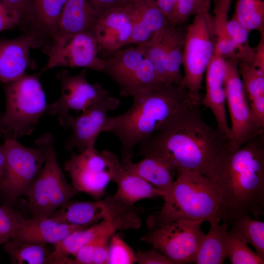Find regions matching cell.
Instances as JSON below:
<instances>
[{
	"mask_svg": "<svg viewBox=\"0 0 264 264\" xmlns=\"http://www.w3.org/2000/svg\"><path fill=\"white\" fill-rule=\"evenodd\" d=\"M199 105L191 108L170 127L141 142L139 154L160 158L176 175L188 170L211 179L228 151L229 139L205 122Z\"/></svg>",
	"mask_w": 264,
	"mask_h": 264,
	"instance_id": "1",
	"label": "cell"
},
{
	"mask_svg": "<svg viewBox=\"0 0 264 264\" xmlns=\"http://www.w3.org/2000/svg\"><path fill=\"white\" fill-rule=\"evenodd\" d=\"M132 106L115 116H108L102 132L111 133L121 144V163L132 160L141 142L170 127L195 104L181 86L162 83L133 98Z\"/></svg>",
	"mask_w": 264,
	"mask_h": 264,
	"instance_id": "2",
	"label": "cell"
},
{
	"mask_svg": "<svg viewBox=\"0 0 264 264\" xmlns=\"http://www.w3.org/2000/svg\"><path fill=\"white\" fill-rule=\"evenodd\" d=\"M264 136L228 150L211 178L218 189L221 219L229 224L245 215L259 220L264 214Z\"/></svg>",
	"mask_w": 264,
	"mask_h": 264,
	"instance_id": "3",
	"label": "cell"
},
{
	"mask_svg": "<svg viewBox=\"0 0 264 264\" xmlns=\"http://www.w3.org/2000/svg\"><path fill=\"white\" fill-rule=\"evenodd\" d=\"M165 193L161 209L154 213L166 220H220L218 189L216 184L202 174L181 170Z\"/></svg>",
	"mask_w": 264,
	"mask_h": 264,
	"instance_id": "4",
	"label": "cell"
},
{
	"mask_svg": "<svg viewBox=\"0 0 264 264\" xmlns=\"http://www.w3.org/2000/svg\"><path fill=\"white\" fill-rule=\"evenodd\" d=\"M42 72L24 74L4 84V113L1 116L0 132L6 139H18L35 130L48 105L40 82Z\"/></svg>",
	"mask_w": 264,
	"mask_h": 264,
	"instance_id": "5",
	"label": "cell"
},
{
	"mask_svg": "<svg viewBox=\"0 0 264 264\" xmlns=\"http://www.w3.org/2000/svg\"><path fill=\"white\" fill-rule=\"evenodd\" d=\"M44 151L45 161L27 197L32 218L49 217L79 192L69 184L57 160L53 136L43 134L35 141Z\"/></svg>",
	"mask_w": 264,
	"mask_h": 264,
	"instance_id": "6",
	"label": "cell"
},
{
	"mask_svg": "<svg viewBox=\"0 0 264 264\" xmlns=\"http://www.w3.org/2000/svg\"><path fill=\"white\" fill-rule=\"evenodd\" d=\"M202 221L166 220L154 213L147 219L148 231L140 240L151 244L172 264L194 262L205 237Z\"/></svg>",
	"mask_w": 264,
	"mask_h": 264,
	"instance_id": "7",
	"label": "cell"
},
{
	"mask_svg": "<svg viewBox=\"0 0 264 264\" xmlns=\"http://www.w3.org/2000/svg\"><path fill=\"white\" fill-rule=\"evenodd\" d=\"M211 25L209 11H203L196 14L186 27L182 56L184 73L181 87L195 104H200L202 78L214 54Z\"/></svg>",
	"mask_w": 264,
	"mask_h": 264,
	"instance_id": "8",
	"label": "cell"
},
{
	"mask_svg": "<svg viewBox=\"0 0 264 264\" xmlns=\"http://www.w3.org/2000/svg\"><path fill=\"white\" fill-rule=\"evenodd\" d=\"M6 151V163L0 180V194L3 205L11 207L21 196H27L40 174L45 161L42 148L21 144L17 139H6L3 142Z\"/></svg>",
	"mask_w": 264,
	"mask_h": 264,
	"instance_id": "9",
	"label": "cell"
},
{
	"mask_svg": "<svg viewBox=\"0 0 264 264\" xmlns=\"http://www.w3.org/2000/svg\"><path fill=\"white\" fill-rule=\"evenodd\" d=\"M102 72L118 86L123 97H136L163 83L155 69L139 45L120 49L104 59Z\"/></svg>",
	"mask_w": 264,
	"mask_h": 264,
	"instance_id": "10",
	"label": "cell"
},
{
	"mask_svg": "<svg viewBox=\"0 0 264 264\" xmlns=\"http://www.w3.org/2000/svg\"><path fill=\"white\" fill-rule=\"evenodd\" d=\"M224 90L231 122L228 150L234 152L250 140L264 134V125L253 112L238 71L239 61L225 60Z\"/></svg>",
	"mask_w": 264,
	"mask_h": 264,
	"instance_id": "11",
	"label": "cell"
},
{
	"mask_svg": "<svg viewBox=\"0 0 264 264\" xmlns=\"http://www.w3.org/2000/svg\"><path fill=\"white\" fill-rule=\"evenodd\" d=\"M119 160L113 153L106 150L101 153L95 148L79 154H72L64 165L69 173L72 185L78 191L100 198L112 180L113 167Z\"/></svg>",
	"mask_w": 264,
	"mask_h": 264,
	"instance_id": "12",
	"label": "cell"
},
{
	"mask_svg": "<svg viewBox=\"0 0 264 264\" xmlns=\"http://www.w3.org/2000/svg\"><path fill=\"white\" fill-rule=\"evenodd\" d=\"M48 60L40 71L59 66L80 67L103 72L105 61L98 55V43L92 32L57 35L43 47Z\"/></svg>",
	"mask_w": 264,
	"mask_h": 264,
	"instance_id": "13",
	"label": "cell"
},
{
	"mask_svg": "<svg viewBox=\"0 0 264 264\" xmlns=\"http://www.w3.org/2000/svg\"><path fill=\"white\" fill-rule=\"evenodd\" d=\"M186 27L170 23L139 45L164 83L181 86L182 50Z\"/></svg>",
	"mask_w": 264,
	"mask_h": 264,
	"instance_id": "14",
	"label": "cell"
},
{
	"mask_svg": "<svg viewBox=\"0 0 264 264\" xmlns=\"http://www.w3.org/2000/svg\"><path fill=\"white\" fill-rule=\"evenodd\" d=\"M86 74V68L75 75H71L65 69L57 73L61 85V95L57 100L48 105L46 111L56 116L60 124L65 129L71 110L82 112L110 96L109 91L99 83H89Z\"/></svg>",
	"mask_w": 264,
	"mask_h": 264,
	"instance_id": "15",
	"label": "cell"
},
{
	"mask_svg": "<svg viewBox=\"0 0 264 264\" xmlns=\"http://www.w3.org/2000/svg\"><path fill=\"white\" fill-rule=\"evenodd\" d=\"M120 104L118 98L110 95L94 104L79 115H69L66 129L71 134L65 148L67 151L76 148L80 152L94 148L95 142L108 116L109 111L116 109Z\"/></svg>",
	"mask_w": 264,
	"mask_h": 264,
	"instance_id": "16",
	"label": "cell"
},
{
	"mask_svg": "<svg viewBox=\"0 0 264 264\" xmlns=\"http://www.w3.org/2000/svg\"><path fill=\"white\" fill-rule=\"evenodd\" d=\"M129 4L108 9L98 16L93 33L99 52L110 55L130 44L132 24Z\"/></svg>",
	"mask_w": 264,
	"mask_h": 264,
	"instance_id": "17",
	"label": "cell"
},
{
	"mask_svg": "<svg viewBox=\"0 0 264 264\" xmlns=\"http://www.w3.org/2000/svg\"><path fill=\"white\" fill-rule=\"evenodd\" d=\"M38 48L35 38L26 33L10 40H0V82L5 84L23 76L34 67L31 48Z\"/></svg>",
	"mask_w": 264,
	"mask_h": 264,
	"instance_id": "18",
	"label": "cell"
},
{
	"mask_svg": "<svg viewBox=\"0 0 264 264\" xmlns=\"http://www.w3.org/2000/svg\"><path fill=\"white\" fill-rule=\"evenodd\" d=\"M205 72L206 92L201 103L212 111L217 128L229 139L230 128L225 110V60L213 54Z\"/></svg>",
	"mask_w": 264,
	"mask_h": 264,
	"instance_id": "19",
	"label": "cell"
},
{
	"mask_svg": "<svg viewBox=\"0 0 264 264\" xmlns=\"http://www.w3.org/2000/svg\"><path fill=\"white\" fill-rule=\"evenodd\" d=\"M66 0H32L23 22L29 28L26 33L35 38L38 47L47 44L58 35L60 16Z\"/></svg>",
	"mask_w": 264,
	"mask_h": 264,
	"instance_id": "20",
	"label": "cell"
},
{
	"mask_svg": "<svg viewBox=\"0 0 264 264\" xmlns=\"http://www.w3.org/2000/svg\"><path fill=\"white\" fill-rule=\"evenodd\" d=\"M129 7L132 24L130 44L139 45L147 43L170 23L155 0H135Z\"/></svg>",
	"mask_w": 264,
	"mask_h": 264,
	"instance_id": "21",
	"label": "cell"
},
{
	"mask_svg": "<svg viewBox=\"0 0 264 264\" xmlns=\"http://www.w3.org/2000/svg\"><path fill=\"white\" fill-rule=\"evenodd\" d=\"M88 227L55 221L49 217L25 219L14 238L56 244L72 233Z\"/></svg>",
	"mask_w": 264,
	"mask_h": 264,
	"instance_id": "22",
	"label": "cell"
},
{
	"mask_svg": "<svg viewBox=\"0 0 264 264\" xmlns=\"http://www.w3.org/2000/svg\"><path fill=\"white\" fill-rule=\"evenodd\" d=\"M112 180L117 186L113 196L131 205L144 198L163 197L164 195L144 179L125 170L119 160L113 166Z\"/></svg>",
	"mask_w": 264,
	"mask_h": 264,
	"instance_id": "23",
	"label": "cell"
},
{
	"mask_svg": "<svg viewBox=\"0 0 264 264\" xmlns=\"http://www.w3.org/2000/svg\"><path fill=\"white\" fill-rule=\"evenodd\" d=\"M97 18L89 0H67L60 16L57 35L93 32Z\"/></svg>",
	"mask_w": 264,
	"mask_h": 264,
	"instance_id": "24",
	"label": "cell"
},
{
	"mask_svg": "<svg viewBox=\"0 0 264 264\" xmlns=\"http://www.w3.org/2000/svg\"><path fill=\"white\" fill-rule=\"evenodd\" d=\"M238 71L250 107L264 125V66L242 61L239 62Z\"/></svg>",
	"mask_w": 264,
	"mask_h": 264,
	"instance_id": "25",
	"label": "cell"
},
{
	"mask_svg": "<svg viewBox=\"0 0 264 264\" xmlns=\"http://www.w3.org/2000/svg\"><path fill=\"white\" fill-rule=\"evenodd\" d=\"M137 163L132 160L121 163L122 167L144 179L165 194L170 188L176 173L164 161L153 156H145Z\"/></svg>",
	"mask_w": 264,
	"mask_h": 264,
	"instance_id": "26",
	"label": "cell"
},
{
	"mask_svg": "<svg viewBox=\"0 0 264 264\" xmlns=\"http://www.w3.org/2000/svg\"><path fill=\"white\" fill-rule=\"evenodd\" d=\"M220 220L210 222V229L194 259L197 264H221L227 257V234L229 224Z\"/></svg>",
	"mask_w": 264,
	"mask_h": 264,
	"instance_id": "27",
	"label": "cell"
},
{
	"mask_svg": "<svg viewBox=\"0 0 264 264\" xmlns=\"http://www.w3.org/2000/svg\"><path fill=\"white\" fill-rule=\"evenodd\" d=\"M115 232L109 221L105 219L99 223L77 230L54 244V249L49 257V264H59L63 259L70 255L73 256L80 248L93 239L105 233Z\"/></svg>",
	"mask_w": 264,
	"mask_h": 264,
	"instance_id": "28",
	"label": "cell"
},
{
	"mask_svg": "<svg viewBox=\"0 0 264 264\" xmlns=\"http://www.w3.org/2000/svg\"><path fill=\"white\" fill-rule=\"evenodd\" d=\"M105 217L102 201H68L49 218L60 222L89 227Z\"/></svg>",
	"mask_w": 264,
	"mask_h": 264,
	"instance_id": "29",
	"label": "cell"
},
{
	"mask_svg": "<svg viewBox=\"0 0 264 264\" xmlns=\"http://www.w3.org/2000/svg\"><path fill=\"white\" fill-rule=\"evenodd\" d=\"M107 219L115 231L118 230L137 229L141 227L142 207L128 204L113 196L101 200Z\"/></svg>",
	"mask_w": 264,
	"mask_h": 264,
	"instance_id": "30",
	"label": "cell"
},
{
	"mask_svg": "<svg viewBox=\"0 0 264 264\" xmlns=\"http://www.w3.org/2000/svg\"><path fill=\"white\" fill-rule=\"evenodd\" d=\"M46 243L13 238L3 244L4 251L13 264H49V252Z\"/></svg>",
	"mask_w": 264,
	"mask_h": 264,
	"instance_id": "31",
	"label": "cell"
},
{
	"mask_svg": "<svg viewBox=\"0 0 264 264\" xmlns=\"http://www.w3.org/2000/svg\"><path fill=\"white\" fill-rule=\"evenodd\" d=\"M231 224V229L240 239L250 244L256 254L264 260V222L245 215L238 218Z\"/></svg>",
	"mask_w": 264,
	"mask_h": 264,
	"instance_id": "32",
	"label": "cell"
},
{
	"mask_svg": "<svg viewBox=\"0 0 264 264\" xmlns=\"http://www.w3.org/2000/svg\"><path fill=\"white\" fill-rule=\"evenodd\" d=\"M232 18L249 32H264V0H236Z\"/></svg>",
	"mask_w": 264,
	"mask_h": 264,
	"instance_id": "33",
	"label": "cell"
},
{
	"mask_svg": "<svg viewBox=\"0 0 264 264\" xmlns=\"http://www.w3.org/2000/svg\"><path fill=\"white\" fill-rule=\"evenodd\" d=\"M232 264H264V260L230 229L227 234V257Z\"/></svg>",
	"mask_w": 264,
	"mask_h": 264,
	"instance_id": "34",
	"label": "cell"
},
{
	"mask_svg": "<svg viewBox=\"0 0 264 264\" xmlns=\"http://www.w3.org/2000/svg\"><path fill=\"white\" fill-rule=\"evenodd\" d=\"M214 17L212 18L211 30L213 37L215 38V45H220L232 41L228 36L226 25L228 13L232 0H213Z\"/></svg>",
	"mask_w": 264,
	"mask_h": 264,
	"instance_id": "35",
	"label": "cell"
},
{
	"mask_svg": "<svg viewBox=\"0 0 264 264\" xmlns=\"http://www.w3.org/2000/svg\"><path fill=\"white\" fill-rule=\"evenodd\" d=\"M25 219L11 207L0 206V245L15 238Z\"/></svg>",
	"mask_w": 264,
	"mask_h": 264,
	"instance_id": "36",
	"label": "cell"
},
{
	"mask_svg": "<svg viewBox=\"0 0 264 264\" xmlns=\"http://www.w3.org/2000/svg\"><path fill=\"white\" fill-rule=\"evenodd\" d=\"M110 238L108 264H133L135 263L133 250L119 234L113 233Z\"/></svg>",
	"mask_w": 264,
	"mask_h": 264,
	"instance_id": "37",
	"label": "cell"
},
{
	"mask_svg": "<svg viewBox=\"0 0 264 264\" xmlns=\"http://www.w3.org/2000/svg\"><path fill=\"white\" fill-rule=\"evenodd\" d=\"M203 11H209L205 7V0H177L170 23L174 26L184 25L191 16Z\"/></svg>",
	"mask_w": 264,
	"mask_h": 264,
	"instance_id": "38",
	"label": "cell"
},
{
	"mask_svg": "<svg viewBox=\"0 0 264 264\" xmlns=\"http://www.w3.org/2000/svg\"><path fill=\"white\" fill-rule=\"evenodd\" d=\"M20 12L5 0H0V32L9 29L22 23Z\"/></svg>",
	"mask_w": 264,
	"mask_h": 264,
	"instance_id": "39",
	"label": "cell"
},
{
	"mask_svg": "<svg viewBox=\"0 0 264 264\" xmlns=\"http://www.w3.org/2000/svg\"><path fill=\"white\" fill-rule=\"evenodd\" d=\"M226 30L228 36L238 46V53L249 46L248 39L250 32L237 20L232 17L228 20Z\"/></svg>",
	"mask_w": 264,
	"mask_h": 264,
	"instance_id": "40",
	"label": "cell"
},
{
	"mask_svg": "<svg viewBox=\"0 0 264 264\" xmlns=\"http://www.w3.org/2000/svg\"><path fill=\"white\" fill-rule=\"evenodd\" d=\"M113 233H105L95 239L93 264H108L109 240Z\"/></svg>",
	"mask_w": 264,
	"mask_h": 264,
	"instance_id": "41",
	"label": "cell"
},
{
	"mask_svg": "<svg viewBox=\"0 0 264 264\" xmlns=\"http://www.w3.org/2000/svg\"><path fill=\"white\" fill-rule=\"evenodd\" d=\"M135 262L139 264H172L157 249L153 247L150 250H138L135 253Z\"/></svg>",
	"mask_w": 264,
	"mask_h": 264,
	"instance_id": "42",
	"label": "cell"
},
{
	"mask_svg": "<svg viewBox=\"0 0 264 264\" xmlns=\"http://www.w3.org/2000/svg\"><path fill=\"white\" fill-rule=\"evenodd\" d=\"M98 15L105 11L114 7L129 4V0H89Z\"/></svg>",
	"mask_w": 264,
	"mask_h": 264,
	"instance_id": "43",
	"label": "cell"
},
{
	"mask_svg": "<svg viewBox=\"0 0 264 264\" xmlns=\"http://www.w3.org/2000/svg\"><path fill=\"white\" fill-rule=\"evenodd\" d=\"M177 0H155V3L170 22L174 14Z\"/></svg>",
	"mask_w": 264,
	"mask_h": 264,
	"instance_id": "44",
	"label": "cell"
},
{
	"mask_svg": "<svg viewBox=\"0 0 264 264\" xmlns=\"http://www.w3.org/2000/svg\"><path fill=\"white\" fill-rule=\"evenodd\" d=\"M5 0L20 12L22 17V22L26 18L30 12L32 0Z\"/></svg>",
	"mask_w": 264,
	"mask_h": 264,
	"instance_id": "45",
	"label": "cell"
},
{
	"mask_svg": "<svg viewBox=\"0 0 264 264\" xmlns=\"http://www.w3.org/2000/svg\"><path fill=\"white\" fill-rule=\"evenodd\" d=\"M6 163V151L5 146L3 143L0 145V180L1 179Z\"/></svg>",
	"mask_w": 264,
	"mask_h": 264,
	"instance_id": "46",
	"label": "cell"
},
{
	"mask_svg": "<svg viewBox=\"0 0 264 264\" xmlns=\"http://www.w3.org/2000/svg\"><path fill=\"white\" fill-rule=\"evenodd\" d=\"M211 0H205V7L208 11H209L210 9Z\"/></svg>",
	"mask_w": 264,
	"mask_h": 264,
	"instance_id": "47",
	"label": "cell"
},
{
	"mask_svg": "<svg viewBox=\"0 0 264 264\" xmlns=\"http://www.w3.org/2000/svg\"><path fill=\"white\" fill-rule=\"evenodd\" d=\"M0 124H1V116L0 115V132H0Z\"/></svg>",
	"mask_w": 264,
	"mask_h": 264,
	"instance_id": "48",
	"label": "cell"
},
{
	"mask_svg": "<svg viewBox=\"0 0 264 264\" xmlns=\"http://www.w3.org/2000/svg\"><path fill=\"white\" fill-rule=\"evenodd\" d=\"M129 0L131 2L132 1H133V0Z\"/></svg>",
	"mask_w": 264,
	"mask_h": 264,
	"instance_id": "49",
	"label": "cell"
},
{
	"mask_svg": "<svg viewBox=\"0 0 264 264\" xmlns=\"http://www.w3.org/2000/svg\"><path fill=\"white\" fill-rule=\"evenodd\" d=\"M1 135V132H0V136Z\"/></svg>",
	"mask_w": 264,
	"mask_h": 264,
	"instance_id": "50",
	"label": "cell"
}]
</instances>
